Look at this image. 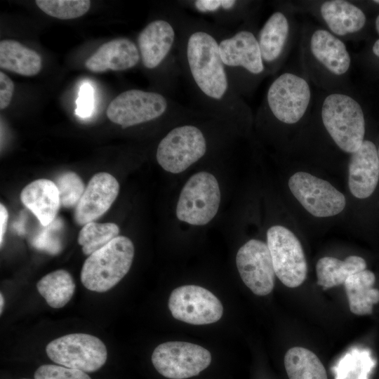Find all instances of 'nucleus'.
Wrapping results in <instances>:
<instances>
[{"instance_id":"nucleus-1","label":"nucleus","mask_w":379,"mask_h":379,"mask_svg":"<svg viewBox=\"0 0 379 379\" xmlns=\"http://www.w3.org/2000/svg\"><path fill=\"white\" fill-rule=\"evenodd\" d=\"M186 58L192 77L207 98L220 100L227 93L229 82L219 53L218 42L207 32H192L187 41Z\"/></svg>"},{"instance_id":"nucleus-2","label":"nucleus","mask_w":379,"mask_h":379,"mask_svg":"<svg viewBox=\"0 0 379 379\" xmlns=\"http://www.w3.org/2000/svg\"><path fill=\"white\" fill-rule=\"evenodd\" d=\"M133 256L131 240L124 236L117 237L88 255L81 268V283L92 291H107L128 272Z\"/></svg>"},{"instance_id":"nucleus-3","label":"nucleus","mask_w":379,"mask_h":379,"mask_svg":"<svg viewBox=\"0 0 379 379\" xmlns=\"http://www.w3.org/2000/svg\"><path fill=\"white\" fill-rule=\"evenodd\" d=\"M323 124L338 147L347 153L357 151L365 134V119L360 105L352 97L332 93L321 106Z\"/></svg>"},{"instance_id":"nucleus-4","label":"nucleus","mask_w":379,"mask_h":379,"mask_svg":"<svg viewBox=\"0 0 379 379\" xmlns=\"http://www.w3.org/2000/svg\"><path fill=\"white\" fill-rule=\"evenodd\" d=\"M220 190L213 175L201 171L192 175L182 187L176 206L178 220L193 225H204L216 215Z\"/></svg>"},{"instance_id":"nucleus-5","label":"nucleus","mask_w":379,"mask_h":379,"mask_svg":"<svg viewBox=\"0 0 379 379\" xmlns=\"http://www.w3.org/2000/svg\"><path fill=\"white\" fill-rule=\"evenodd\" d=\"M46 352L55 364L92 373L106 362L107 350L98 338L86 333H72L50 342Z\"/></svg>"},{"instance_id":"nucleus-6","label":"nucleus","mask_w":379,"mask_h":379,"mask_svg":"<svg viewBox=\"0 0 379 379\" xmlns=\"http://www.w3.org/2000/svg\"><path fill=\"white\" fill-rule=\"evenodd\" d=\"M269 248L276 276L289 288L300 286L307 274V265L298 239L288 228L274 225L267 232Z\"/></svg>"},{"instance_id":"nucleus-7","label":"nucleus","mask_w":379,"mask_h":379,"mask_svg":"<svg viewBox=\"0 0 379 379\" xmlns=\"http://www.w3.org/2000/svg\"><path fill=\"white\" fill-rule=\"evenodd\" d=\"M206 151V141L201 131L184 125L172 129L160 141L156 158L163 169L179 173L200 159Z\"/></svg>"},{"instance_id":"nucleus-8","label":"nucleus","mask_w":379,"mask_h":379,"mask_svg":"<svg viewBox=\"0 0 379 379\" xmlns=\"http://www.w3.org/2000/svg\"><path fill=\"white\" fill-rule=\"evenodd\" d=\"M211 355L204 347L187 342L170 341L158 345L152 355L156 370L170 379L197 375L211 364Z\"/></svg>"},{"instance_id":"nucleus-9","label":"nucleus","mask_w":379,"mask_h":379,"mask_svg":"<svg viewBox=\"0 0 379 379\" xmlns=\"http://www.w3.org/2000/svg\"><path fill=\"white\" fill-rule=\"evenodd\" d=\"M291 192L315 217L338 215L346 205L345 196L330 182L306 172H297L288 180Z\"/></svg>"},{"instance_id":"nucleus-10","label":"nucleus","mask_w":379,"mask_h":379,"mask_svg":"<svg viewBox=\"0 0 379 379\" xmlns=\"http://www.w3.org/2000/svg\"><path fill=\"white\" fill-rule=\"evenodd\" d=\"M311 98L310 88L302 77L286 72L270 86L267 104L273 115L280 121L293 124L305 114Z\"/></svg>"},{"instance_id":"nucleus-11","label":"nucleus","mask_w":379,"mask_h":379,"mask_svg":"<svg viewBox=\"0 0 379 379\" xmlns=\"http://www.w3.org/2000/svg\"><path fill=\"white\" fill-rule=\"evenodd\" d=\"M172 316L194 325L218 321L223 313L219 299L208 290L196 285H185L174 289L169 297Z\"/></svg>"},{"instance_id":"nucleus-12","label":"nucleus","mask_w":379,"mask_h":379,"mask_svg":"<svg viewBox=\"0 0 379 379\" xmlns=\"http://www.w3.org/2000/svg\"><path fill=\"white\" fill-rule=\"evenodd\" d=\"M167 107V100L161 94L131 89L120 93L111 101L107 116L113 123L127 128L161 117Z\"/></svg>"},{"instance_id":"nucleus-13","label":"nucleus","mask_w":379,"mask_h":379,"mask_svg":"<svg viewBox=\"0 0 379 379\" xmlns=\"http://www.w3.org/2000/svg\"><path fill=\"white\" fill-rule=\"evenodd\" d=\"M236 264L242 281L254 294L264 296L272 291L276 274L267 244L248 241L239 249Z\"/></svg>"},{"instance_id":"nucleus-14","label":"nucleus","mask_w":379,"mask_h":379,"mask_svg":"<svg viewBox=\"0 0 379 379\" xmlns=\"http://www.w3.org/2000/svg\"><path fill=\"white\" fill-rule=\"evenodd\" d=\"M119 192V184L111 174L100 172L89 180L76 206L74 218L84 225L98 219L111 207Z\"/></svg>"},{"instance_id":"nucleus-15","label":"nucleus","mask_w":379,"mask_h":379,"mask_svg":"<svg viewBox=\"0 0 379 379\" xmlns=\"http://www.w3.org/2000/svg\"><path fill=\"white\" fill-rule=\"evenodd\" d=\"M379 180V158L375 145L364 140L352 153L349 162L348 185L352 194L366 199L374 192Z\"/></svg>"},{"instance_id":"nucleus-16","label":"nucleus","mask_w":379,"mask_h":379,"mask_svg":"<svg viewBox=\"0 0 379 379\" xmlns=\"http://www.w3.org/2000/svg\"><path fill=\"white\" fill-rule=\"evenodd\" d=\"M219 53L225 66L241 67L253 74L264 70V63L258 41L247 30L237 32L218 43Z\"/></svg>"},{"instance_id":"nucleus-17","label":"nucleus","mask_w":379,"mask_h":379,"mask_svg":"<svg viewBox=\"0 0 379 379\" xmlns=\"http://www.w3.org/2000/svg\"><path fill=\"white\" fill-rule=\"evenodd\" d=\"M140 53L136 45L126 38H118L103 44L88 58L86 67L95 73L108 69L122 71L137 65Z\"/></svg>"},{"instance_id":"nucleus-18","label":"nucleus","mask_w":379,"mask_h":379,"mask_svg":"<svg viewBox=\"0 0 379 379\" xmlns=\"http://www.w3.org/2000/svg\"><path fill=\"white\" fill-rule=\"evenodd\" d=\"M175 30L164 20H156L148 24L138 36V45L144 66L154 69L166 58L173 45Z\"/></svg>"},{"instance_id":"nucleus-19","label":"nucleus","mask_w":379,"mask_h":379,"mask_svg":"<svg viewBox=\"0 0 379 379\" xmlns=\"http://www.w3.org/2000/svg\"><path fill=\"white\" fill-rule=\"evenodd\" d=\"M20 200L44 227L54 221L61 206L55 183L45 178L26 185L20 192Z\"/></svg>"},{"instance_id":"nucleus-20","label":"nucleus","mask_w":379,"mask_h":379,"mask_svg":"<svg viewBox=\"0 0 379 379\" xmlns=\"http://www.w3.org/2000/svg\"><path fill=\"white\" fill-rule=\"evenodd\" d=\"M310 48L312 55L327 70L335 75L345 74L351 59L345 44L325 29H317L312 35Z\"/></svg>"},{"instance_id":"nucleus-21","label":"nucleus","mask_w":379,"mask_h":379,"mask_svg":"<svg viewBox=\"0 0 379 379\" xmlns=\"http://www.w3.org/2000/svg\"><path fill=\"white\" fill-rule=\"evenodd\" d=\"M320 12L329 29L337 36L359 32L366 20L365 14L359 7L343 0L324 2Z\"/></svg>"},{"instance_id":"nucleus-22","label":"nucleus","mask_w":379,"mask_h":379,"mask_svg":"<svg viewBox=\"0 0 379 379\" xmlns=\"http://www.w3.org/2000/svg\"><path fill=\"white\" fill-rule=\"evenodd\" d=\"M375 277L364 270L350 276L344 283L350 311L359 316L371 314L379 302V290L373 288Z\"/></svg>"},{"instance_id":"nucleus-23","label":"nucleus","mask_w":379,"mask_h":379,"mask_svg":"<svg viewBox=\"0 0 379 379\" xmlns=\"http://www.w3.org/2000/svg\"><path fill=\"white\" fill-rule=\"evenodd\" d=\"M0 67L27 77L37 74L42 67V59L34 50L20 42L7 39L0 42Z\"/></svg>"},{"instance_id":"nucleus-24","label":"nucleus","mask_w":379,"mask_h":379,"mask_svg":"<svg viewBox=\"0 0 379 379\" xmlns=\"http://www.w3.org/2000/svg\"><path fill=\"white\" fill-rule=\"evenodd\" d=\"M366 262L357 255H350L344 260L333 257L320 258L316 265L317 284L323 290L344 284L346 279L355 273L366 270Z\"/></svg>"},{"instance_id":"nucleus-25","label":"nucleus","mask_w":379,"mask_h":379,"mask_svg":"<svg viewBox=\"0 0 379 379\" xmlns=\"http://www.w3.org/2000/svg\"><path fill=\"white\" fill-rule=\"evenodd\" d=\"M289 33V24L281 12L272 13L262 27L258 44L263 61L272 62L281 55Z\"/></svg>"},{"instance_id":"nucleus-26","label":"nucleus","mask_w":379,"mask_h":379,"mask_svg":"<svg viewBox=\"0 0 379 379\" xmlns=\"http://www.w3.org/2000/svg\"><path fill=\"white\" fill-rule=\"evenodd\" d=\"M284 366L289 379H328L319 357L305 347L290 348L284 356Z\"/></svg>"},{"instance_id":"nucleus-27","label":"nucleus","mask_w":379,"mask_h":379,"mask_svg":"<svg viewBox=\"0 0 379 379\" xmlns=\"http://www.w3.org/2000/svg\"><path fill=\"white\" fill-rule=\"evenodd\" d=\"M75 283L72 275L65 270L47 274L37 283L36 288L49 306L61 308L71 300Z\"/></svg>"},{"instance_id":"nucleus-28","label":"nucleus","mask_w":379,"mask_h":379,"mask_svg":"<svg viewBox=\"0 0 379 379\" xmlns=\"http://www.w3.org/2000/svg\"><path fill=\"white\" fill-rule=\"evenodd\" d=\"M375 366L371 352L352 348L346 352L332 368L335 379H369Z\"/></svg>"},{"instance_id":"nucleus-29","label":"nucleus","mask_w":379,"mask_h":379,"mask_svg":"<svg viewBox=\"0 0 379 379\" xmlns=\"http://www.w3.org/2000/svg\"><path fill=\"white\" fill-rule=\"evenodd\" d=\"M119 233V227L115 223L91 222L81 228L77 241L83 253L90 255L118 237Z\"/></svg>"},{"instance_id":"nucleus-30","label":"nucleus","mask_w":379,"mask_h":379,"mask_svg":"<svg viewBox=\"0 0 379 379\" xmlns=\"http://www.w3.org/2000/svg\"><path fill=\"white\" fill-rule=\"evenodd\" d=\"M36 4L47 15L62 20L79 18L91 7L88 0H37Z\"/></svg>"},{"instance_id":"nucleus-31","label":"nucleus","mask_w":379,"mask_h":379,"mask_svg":"<svg viewBox=\"0 0 379 379\" xmlns=\"http://www.w3.org/2000/svg\"><path fill=\"white\" fill-rule=\"evenodd\" d=\"M54 182L59 192L61 206L65 208L77 206L86 189L81 178L74 172L67 171L60 173Z\"/></svg>"},{"instance_id":"nucleus-32","label":"nucleus","mask_w":379,"mask_h":379,"mask_svg":"<svg viewBox=\"0 0 379 379\" xmlns=\"http://www.w3.org/2000/svg\"><path fill=\"white\" fill-rule=\"evenodd\" d=\"M35 379H91L86 372L60 365L44 364L34 373Z\"/></svg>"},{"instance_id":"nucleus-33","label":"nucleus","mask_w":379,"mask_h":379,"mask_svg":"<svg viewBox=\"0 0 379 379\" xmlns=\"http://www.w3.org/2000/svg\"><path fill=\"white\" fill-rule=\"evenodd\" d=\"M62 225L60 219L55 218L48 226L40 232L33 239V246L39 249L47 251L51 253H56L60 251V241L55 232Z\"/></svg>"},{"instance_id":"nucleus-34","label":"nucleus","mask_w":379,"mask_h":379,"mask_svg":"<svg viewBox=\"0 0 379 379\" xmlns=\"http://www.w3.org/2000/svg\"><path fill=\"white\" fill-rule=\"evenodd\" d=\"M93 108V89L88 83L81 86L77 100L76 114L81 117H89Z\"/></svg>"},{"instance_id":"nucleus-35","label":"nucleus","mask_w":379,"mask_h":379,"mask_svg":"<svg viewBox=\"0 0 379 379\" xmlns=\"http://www.w3.org/2000/svg\"><path fill=\"white\" fill-rule=\"evenodd\" d=\"M236 2L234 0H197L194 7L201 13H212L220 8L230 10L235 6Z\"/></svg>"},{"instance_id":"nucleus-36","label":"nucleus","mask_w":379,"mask_h":379,"mask_svg":"<svg viewBox=\"0 0 379 379\" xmlns=\"http://www.w3.org/2000/svg\"><path fill=\"white\" fill-rule=\"evenodd\" d=\"M14 91L13 81L2 71L0 72V109H6L10 104Z\"/></svg>"},{"instance_id":"nucleus-37","label":"nucleus","mask_w":379,"mask_h":379,"mask_svg":"<svg viewBox=\"0 0 379 379\" xmlns=\"http://www.w3.org/2000/svg\"><path fill=\"white\" fill-rule=\"evenodd\" d=\"M8 219V213L5 206L0 204V244L2 245L4 235L6 231Z\"/></svg>"},{"instance_id":"nucleus-38","label":"nucleus","mask_w":379,"mask_h":379,"mask_svg":"<svg viewBox=\"0 0 379 379\" xmlns=\"http://www.w3.org/2000/svg\"><path fill=\"white\" fill-rule=\"evenodd\" d=\"M373 53L379 57V39H378L373 46Z\"/></svg>"},{"instance_id":"nucleus-39","label":"nucleus","mask_w":379,"mask_h":379,"mask_svg":"<svg viewBox=\"0 0 379 379\" xmlns=\"http://www.w3.org/2000/svg\"><path fill=\"white\" fill-rule=\"evenodd\" d=\"M0 304H1L0 313L1 314L2 311H3V308H4V298L3 295H2V293H1V295H0Z\"/></svg>"},{"instance_id":"nucleus-40","label":"nucleus","mask_w":379,"mask_h":379,"mask_svg":"<svg viewBox=\"0 0 379 379\" xmlns=\"http://www.w3.org/2000/svg\"><path fill=\"white\" fill-rule=\"evenodd\" d=\"M375 28H376L377 32L379 34V15H378L375 20Z\"/></svg>"},{"instance_id":"nucleus-41","label":"nucleus","mask_w":379,"mask_h":379,"mask_svg":"<svg viewBox=\"0 0 379 379\" xmlns=\"http://www.w3.org/2000/svg\"><path fill=\"white\" fill-rule=\"evenodd\" d=\"M373 2H375V3H376V4H379V0L373 1Z\"/></svg>"},{"instance_id":"nucleus-42","label":"nucleus","mask_w":379,"mask_h":379,"mask_svg":"<svg viewBox=\"0 0 379 379\" xmlns=\"http://www.w3.org/2000/svg\"><path fill=\"white\" fill-rule=\"evenodd\" d=\"M378 158H379V149H378Z\"/></svg>"}]
</instances>
